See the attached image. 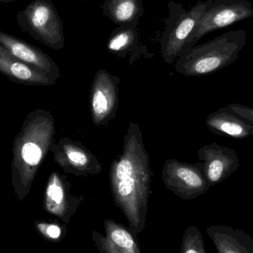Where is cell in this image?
Here are the masks:
<instances>
[{"instance_id": "cell-1", "label": "cell", "mask_w": 253, "mask_h": 253, "mask_svg": "<svg viewBox=\"0 0 253 253\" xmlns=\"http://www.w3.org/2000/svg\"><path fill=\"white\" fill-rule=\"evenodd\" d=\"M56 126L53 115L46 110H34L27 115L12 149L11 186L22 202L54 141Z\"/></svg>"}, {"instance_id": "cell-2", "label": "cell", "mask_w": 253, "mask_h": 253, "mask_svg": "<svg viewBox=\"0 0 253 253\" xmlns=\"http://www.w3.org/2000/svg\"><path fill=\"white\" fill-rule=\"evenodd\" d=\"M152 172L142 132L130 123L124 138L123 153L111 165L109 178L114 197L126 208H140L147 202Z\"/></svg>"}, {"instance_id": "cell-3", "label": "cell", "mask_w": 253, "mask_h": 253, "mask_svg": "<svg viewBox=\"0 0 253 253\" xmlns=\"http://www.w3.org/2000/svg\"><path fill=\"white\" fill-rule=\"evenodd\" d=\"M248 42L243 29L228 31L212 40L196 44L177 59L175 71L186 77H202L234 63Z\"/></svg>"}, {"instance_id": "cell-4", "label": "cell", "mask_w": 253, "mask_h": 253, "mask_svg": "<svg viewBox=\"0 0 253 253\" xmlns=\"http://www.w3.org/2000/svg\"><path fill=\"white\" fill-rule=\"evenodd\" d=\"M212 1L199 0L190 10L174 1L168 3L169 15L164 19L165 28L160 40L161 54L166 63H173L187 50L199 19Z\"/></svg>"}, {"instance_id": "cell-5", "label": "cell", "mask_w": 253, "mask_h": 253, "mask_svg": "<svg viewBox=\"0 0 253 253\" xmlns=\"http://www.w3.org/2000/svg\"><path fill=\"white\" fill-rule=\"evenodd\" d=\"M16 19L21 29L34 40L53 50L63 48V22L51 0H33Z\"/></svg>"}, {"instance_id": "cell-6", "label": "cell", "mask_w": 253, "mask_h": 253, "mask_svg": "<svg viewBox=\"0 0 253 253\" xmlns=\"http://www.w3.org/2000/svg\"><path fill=\"white\" fill-rule=\"evenodd\" d=\"M253 16V5L248 0H212L199 19L187 44V50L196 45L201 39L209 33L222 29Z\"/></svg>"}, {"instance_id": "cell-7", "label": "cell", "mask_w": 253, "mask_h": 253, "mask_svg": "<svg viewBox=\"0 0 253 253\" xmlns=\"http://www.w3.org/2000/svg\"><path fill=\"white\" fill-rule=\"evenodd\" d=\"M162 174L166 187L184 199H194L211 187L199 162L190 165L176 159H168Z\"/></svg>"}, {"instance_id": "cell-8", "label": "cell", "mask_w": 253, "mask_h": 253, "mask_svg": "<svg viewBox=\"0 0 253 253\" xmlns=\"http://www.w3.org/2000/svg\"><path fill=\"white\" fill-rule=\"evenodd\" d=\"M120 79L105 69L95 74L90 89L92 121L97 126H105L116 117L119 107Z\"/></svg>"}, {"instance_id": "cell-9", "label": "cell", "mask_w": 253, "mask_h": 253, "mask_svg": "<svg viewBox=\"0 0 253 253\" xmlns=\"http://www.w3.org/2000/svg\"><path fill=\"white\" fill-rule=\"evenodd\" d=\"M50 151L53 153L54 162L66 173L76 176L97 175L102 166L97 157L80 143L63 137L53 141Z\"/></svg>"}, {"instance_id": "cell-10", "label": "cell", "mask_w": 253, "mask_h": 253, "mask_svg": "<svg viewBox=\"0 0 253 253\" xmlns=\"http://www.w3.org/2000/svg\"><path fill=\"white\" fill-rule=\"evenodd\" d=\"M198 157L211 187L227 179L240 166L236 150L217 143L202 146L198 151Z\"/></svg>"}, {"instance_id": "cell-11", "label": "cell", "mask_w": 253, "mask_h": 253, "mask_svg": "<svg viewBox=\"0 0 253 253\" xmlns=\"http://www.w3.org/2000/svg\"><path fill=\"white\" fill-rule=\"evenodd\" d=\"M0 44L21 62L56 80L60 78V71L56 62L39 47L1 31Z\"/></svg>"}, {"instance_id": "cell-12", "label": "cell", "mask_w": 253, "mask_h": 253, "mask_svg": "<svg viewBox=\"0 0 253 253\" xmlns=\"http://www.w3.org/2000/svg\"><path fill=\"white\" fill-rule=\"evenodd\" d=\"M138 25V24H134L119 26L111 32L107 42L108 51L123 59L127 57L130 65L141 56L147 59L153 56L140 39Z\"/></svg>"}, {"instance_id": "cell-13", "label": "cell", "mask_w": 253, "mask_h": 253, "mask_svg": "<svg viewBox=\"0 0 253 253\" xmlns=\"http://www.w3.org/2000/svg\"><path fill=\"white\" fill-rule=\"evenodd\" d=\"M0 73L10 81L25 85L52 86L57 80L26 65L0 44Z\"/></svg>"}, {"instance_id": "cell-14", "label": "cell", "mask_w": 253, "mask_h": 253, "mask_svg": "<svg viewBox=\"0 0 253 253\" xmlns=\"http://www.w3.org/2000/svg\"><path fill=\"white\" fill-rule=\"evenodd\" d=\"M206 125L212 133L227 135L235 139H243L253 135V124L227 107L212 113L207 119Z\"/></svg>"}, {"instance_id": "cell-15", "label": "cell", "mask_w": 253, "mask_h": 253, "mask_svg": "<svg viewBox=\"0 0 253 253\" xmlns=\"http://www.w3.org/2000/svg\"><path fill=\"white\" fill-rule=\"evenodd\" d=\"M217 253H253V239L244 230L224 224L208 227Z\"/></svg>"}, {"instance_id": "cell-16", "label": "cell", "mask_w": 253, "mask_h": 253, "mask_svg": "<svg viewBox=\"0 0 253 253\" xmlns=\"http://www.w3.org/2000/svg\"><path fill=\"white\" fill-rule=\"evenodd\" d=\"M100 8L104 16L119 26L138 24L144 13L141 0H105Z\"/></svg>"}, {"instance_id": "cell-17", "label": "cell", "mask_w": 253, "mask_h": 253, "mask_svg": "<svg viewBox=\"0 0 253 253\" xmlns=\"http://www.w3.org/2000/svg\"><path fill=\"white\" fill-rule=\"evenodd\" d=\"M67 175L53 172L49 175L44 196V208L54 215H63L69 202L70 183Z\"/></svg>"}, {"instance_id": "cell-18", "label": "cell", "mask_w": 253, "mask_h": 253, "mask_svg": "<svg viewBox=\"0 0 253 253\" xmlns=\"http://www.w3.org/2000/svg\"><path fill=\"white\" fill-rule=\"evenodd\" d=\"M111 239L116 245L126 249H129L134 245L133 239L130 235L123 230H114L111 234Z\"/></svg>"}, {"instance_id": "cell-19", "label": "cell", "mask_w": 253, "mask_h": 253, "mask_svg": "<svg viewBox=\"0 0 253 253\" xmlns=\"http://www.w3.org/2000/svg\"><path fill=\"white\" fill-rule=\"evenodd\" d=\"M36 227L39 232L42 233L43 236L51 239H57L60 237V227L56 224H48L43 222L36 223Z\"/></svg>"}, {"instance_id": "cell-20", "label": "cell", "mask_w": 253, "mask_h": 253, "mask_svg": "<svg viewBox=\"0 0 253 253\" xmlns=\"http://www.w3.org/2000/svg\"><path fill=\"white\" fill-rule=\"evenodd\" d=\"M190 247L187 248L184 253H206L205 250L202 235L198 230H194L191 234Z\"/></svg>"}, {"instance_id": "cell-21", "label": "cell", "mask_w": 253, "mask_h": 253, "mask_svg": "<svg viewBox=\"0 0 253 253\" xmlns=\"http://www.w3.org/2000/svg\"><path fill=\"white\" fill-rule=\"evenodd\" d=\"M227 108L234 111L242 118L249 121L253 124V108L245 106L239 103H230L227 105Z\"/></svg>"}, {"instance_id": "cell-22", "label": "cell", "mask_w": 253, "mask_h": 253, "mask_svg": "<svg viewBox=\"0 0 253 253\" xmlns=\"http://www.w3.org/2000/svg\"><path fill=\"white\" fill-rule=\"evenodd\" d=\"M16 1V0H0V2L1 3H10L13 2V1Z\"/></svg>"}, {"instance_id": "cell-23", "label": "cell", "mask_w": 253, "mask_h": 253, "mask_svg": "<svg viewBox=\"0 0 253 253\" xmlns=\"http://www.w3.org/2000/svg\"><path fill=\"white\" fill-rule=\"evenodd\" d=\"M83 1H85V0H83Z\"/></svg>"}]
</instances>
